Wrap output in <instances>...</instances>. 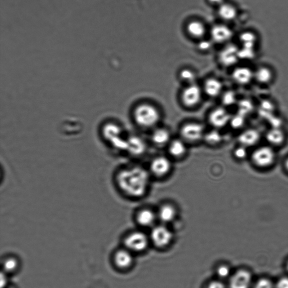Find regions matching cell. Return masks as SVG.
Wrapping results in <instances>:
<instances>
[{
	"instance_id": "obj_20",
	"label": "cell",
	"mask_w": 288,
	"mask_h": 288,
	"mask_svg": "<svg viewBox=\"0 0 288 288\" xmlns=\"http://www.w3.org/2000/svg\"><path fill=\"white\" fill-rule=\"evenodd\" d=\"M233 32L228 26L224 25H216L211 30L213 40L217 43H224L232 38Z\"/></svg>"
},
{
	"instance_id": "obj_13",
	"label": "cell",
	"mask_w": 288,
	"mask_h": 288,
	"mask_svg": "<svg viewBox=\"0 0 288 288\" xmlns=\"http://www.w3.org/2000/svg\"><path fill=\"white\" fill-rule=\"evenodd\" d=\"M135 219L137 224L144 228H153L158 220L157 211L147 207L137 211Z\"/></svg>"
},
{
	"instance_id": "obj_4",
	"label": "cell",
	"mask_w": 288,
	"mask_h": 288,
	"mask_svg": "<svg viewBox=\"0 0 288 288\" xmlns=\"http://www.w3.org/2000/svg\"><path fill=\"white\" fill-rule=\"evenodd\" d=\"M206 131L205 126L201 123L187 122L180 127V137L188 144H196L203 142Z\"/></svg>"
},
{
	"instance_id": "obj_18",
	"label": "cell",
	"mask_w": 288,
	"mask_h": 288,
	"mask_svg": "<svg viewBox=\"0 0 288 288\" xmlns=\"http://www.w3.org/2000/svg\"><path fill=\"white\" fill-rule=\"evenodd\" d=\"M132 252L126 248L119 250L116 252L113 256V262L116 267L121 270H126L130 268L133 262Z\"/></svg>"
},
{
	"instance_id": "obj_24",
	"label": "cell",
	"mask_w": 288,
	"mask_h": 288,
	"mask_svg": "<svg viewBox=\"0 0 288 288\" xmlns=\"http://www.w3.org/2000/svg\"><path fill=\"white\" fill-rule=\"evenodd\" d=\"M219 15L226 21H232L236 19L238 12L236 6L232 4L224 3L219 6Z\"/></svg>"
},
{
	"instance_id": "obj_26",
	"label": "cell",
	"mask_w": 288,
	"mask_h": 288,
	"mask_svg": "<svg viewBox=\"0 0 288 288\" xmlns=\"http://www.w3.org/2000/svg\"><path fill=\"white\" fill-rule=\"evenodd\" d=\"M267 139L272 145H279L285 141L286 134L281 128L274 127L268 132Z\"/></svg>"
},
{
	"instance_id": "obj_16",
	"label": "cell",
	"mask_w": 288,
	"mask_h": 288,
	"mask_svg": "<svg viewBox=\"0 0 288 288\" xmlns=\"http://www.w3.org/2000/svg\"><path fill=\"white\" fill-rule=\"evenodd\" d=\"M188 145L180 137L172 139L167 147L170 157L177 160L184 158L188 153Z\"/></svg>"
},
{
	"instance_id": "obj_32",
	"label": "cell",
	"mask_w": 288,
	"mask_h": 288,
	"mask_svg": "<svg viewBox=\"0 0 288 288\" xmlns=\"http://www.w3.org/2000/svg\"><path fill=\"white\" fill-rule=\"evenodd\" d=\"M254 288H276V287L275 284L270 279L262 278L256 281Z\"/></svg>"
},
{
	"instance_id": "obj_41",
	"label": "cell",
	"mask_w": 288,
	"mask_h": 288,
	"mask_svg": "<svg viewBox=\"0 0 288 288\" xmlns=\"http://www.w3.org/2000/svg\"><path fill=\"white\" fill-rule=\"evenodd\" d=\"M286 268H287V270H288V261H287V263Z\"/></svg>"
},
{
	"instance_id": "obj_34",
	"label": "cell",
	"mask_w": 288,
	"mask_h": 288,
	"mask_svg": "<svg viewBox=\"0 0 288 288\" xmlns=\"http://www.w3.org/2000/svg\"><path fill=\"white\" fill-rule=\"evenodd\" d=\"M222 101L225 106L232 105L236 101V97L233 92L228 91L224 95Z\"/></svg>"
},
{
	"instance_id": "obj_35",
	"label": "cell",
	"mask_w": 288,
	"mask_h": 288,
	"mask_svg": "<svg viewBox=\"0 0 288 288\" xmlns=\"http://www.w3.org/2000/svg\"><path fill=\"white\" fill-rule=\"evenodd\" d=\"M206 288H227L225 283L220 279L214 280L208 284Z\"/></svg>"
},
{
	"instance_id": "obj_30",
	"label": "cell",
	"mask_w": 288,
	"mask_h": 288,
	"mask_svg": "<svg viewBox=\"0 0 288 288\" xmlns=\"http://www.w3.org/2000/svg\"><path fill=\"white\" fill-rule=\"evenodd\" d=\"M180 78L185 83L189 85L194 84L196 81V75L193 71L189 69H184L180 73Z\"/></svg>"
},
{
	"instance_id": "obj_36",
	"label": "cell",
	"mask_w": 288,
	"mask_h": 288,
	"mask_svg": "<svg viewBox=\"0 0 288 288\" xmlns=\"http://www.w3.org/2000/svg\"><path fill=\"white\" fill-rule=\"evenodd\" d=\"M276 288H288V277H283L278 279L275 284Z\"/></svg>"
},
{
	"instance_id": "obj_23",
	"label": "cell",
	"mask_w": 288,
	"mask_h": 288,
	"mask_svg": "<svg viewBox=\"0 0 288 288\" xmlns=\"http://www.w3.org/2000/svg\"><path fill=\"white\" fill-rule=\"evenodd\" d=\"M224 137L221 130L212 128L206 131L203 142L211 147H218L224 142Z\"/></svg>"
},
{
	"instance_id": "obj_8",
	"label": "cell",
	"mask_w": 288,
	"mask_h": 288,
	"mask_svg": "<svg viewBox=\"0 0 288 288\" xmlns=\"http://www.w3.org/2000/svg\"><path fill=\"white\" fill-rule=\"evenodd\" d=\"M150 238L143 232L134 231L128 234L124 239L126 249L133 252H140L148 247Z\"/></svg>"
},
{
	"instance_id": "obj_17",
	"label": "cell",
	"mask_w": 288,
	"mask_h": 288,
	"mask_svg": "<svg viewBox=\"0 0 288 288\" xmlns=\"http://www.w3.org/2000/svg\"><path fill=\"white\" fill-rule=\"evenodd\" d=\"M172 139L170 131L162 127L154 128L150 136L152 143L157 148L167 147Z\"/></svg>"
},
{
	"instance_id": "obj_33",
	"label": "cell",
	"mask_w": 288,
	"mask_h": 288,
	"mask_svg": "<svg viewBox=\"0 0 288 288\" xmlns=\"http://www.w3.org/2000/svg\"><path fill=\"white\" fill-rule=\"evenodd\" d=\"M243 115L239 114L237 116L232 117L230 119L229 125L234 130H238L241 128L244 124Z\"/></svg>"
},
{
	"instance_id": "obj_15",
	"label": "cell",
	"mask_w": 288,
	"mask_h": 288,
	"mask_svg": "<svg viewBox=\"0 0 288 288\" xmlns=\"http://www.w3.org/2000/svg\"><path fill=\"white\" fill-rule=\"evenodd\" d=\"M157 214L158 220L162 224L167 225L176 220L178 216L179 211L174 204L166 202L159 207Z\"/></svg>"
},
{
	"instance_id": "obj_28",
	"label": "cell",
	"mask_w": 288,
	"mask_h": 288,
	"mask_svg": "<svg viewBox=\"0 0 288 288\" xmlns=\"http://www.w3.org/2000/svg\"><path fill=\"white\" fill-rule=\"evenodd\" d=\"M19 261L14 257H8L3 261V272L6 274H12L19 268Z\"/></svg>"
},
{
	"instance_id": "obj_10",
	"label": "cell",
	"mask_w": 288,
	"mask_h": 288,
	"mask_svg": "<svg viewBox=\"0 0 288 288\" xmlns=\"http://www.w3.org/2000/svg\"><path fill=\"white\" fill-rule=\"evenodd\" d=\"M148 145L143 137L137 135H128L127 147L125 154L138 158L147 153Z\"/></svg>"
},
{
	"instance_id": "obj_11",
	"label": "cell",
	"mask_w": 288,
	"mask_h": 288,
	"mask_svg": "<svg viewBox=\"0 0 288 288\" xmlns=\"http://www.w3.org/2000/svg\"><path fill=\"white\" fill-rule=\"evenodd\" d=\"M253 283L252 273L247 269H241L232 274L229 278V288H251Z\"/></svg>"
},
{
	"instance_id": "obj_22",
	"label": "cell",
	"mask_w": 288,
	"mask_h": 288,
	"mask_svg": "<svg viewBox=\"0 0 288 288\" xmlns=\"http://www.w3.org/2000/svg\"><path fill=\"white\" fill-rule=\"evenodd\" d=\"M233 78L235 81L241 85L254 82V68H238L234 71Z\"/></svg>"
},
{
	"instance_id": "obj_29",
	"label": "cell",
	"mask_w": 288,
	"mask_h": 288,
	"mask_svg": "<svg viewBox=\"0 0 288 288\" xmlns=\"http://www.w3.org/2000/svg\"><path fill=\"white\" fill-rule=\"evenodd\" d=\"M248 148L242 145H239L234 149L233 156L238 161L245 160L248 157Z\"/></svg>"
},
{
	"instance_id": "obj_31",
	"label": "cell",
	"mask_w": 288,
	"mask_h": 288,
	"mask_svg": "<svg viewBox=\"0 0 288 288\" xmlns=\"http://www.w3.org/2000/svg\"><path fill=\"white\" fill-rule=\"evenodd\" d=\"M216 274L221 280L230 278L232 273L231 269L227 265H221L216 269Z\"/></svg>"
},
{
	"instance_id": "obj_14",
	"label": "cell",
	"mask_w": 288,
	"mask_h": 288,
	"mask_svg": "<svg viewBox=\"0 0 288 288\" xmlns=\"http://www.w3.org/2000/svg\"><path fill=\"white\" fill-rule=\"evenodd\" d=\"M202 98V91L200 87L192 84L186 88L183 92V103L187 108H194L200 103Z\"/></svg>"
},
{
	"instance_id": "obj_7",
	"label": "cell",
	"mask_w": 288,
	"mask_h": 288,
	"mask_svg": "<svg viewBox=\"0 0 288 288\" xmlns=\"http://www.w3.org/2000/svg\"><path fill=\"white\" fill-rule=\"evenodd\" d=\"M277 77L273 66L267 63H261L254 68V82L262 87L272 86Z\"/></svg>"
},
{
	"instance_id": "obj_19",
	"label": "cell",
	"mask_w": 288,
	"mask_h": 288,
	"mask_svg": "<svg viewBox=\"0 0 288 288\" xmlns=\"http://www.w3.org/2000/svg\"><path fill=\"white\" fill-rule=\"evenodd\" d=\"M239 58V50L233 45L225 47L219 55L220 63L226 66L235 64Z\"/></svg>"
},
{
	"instance_id": "obj_3",
	"label": "cell",
	"mask_w": 288,
	"mask_h": 288,
	"mask_svg": "<svg viewBox=\"0 0 288 288\" xmlns=\"http://www.w3.org/2000/svg\"><path fill=\"white\" fill-rule=\"evenodd\" d=\"M161 118L159 110L148 104L137 106L133 112V119L136 125L144 130H153L157 127Z\"/></svg>"
},
{
	"instance_id": "obj_25",
	"label": "cell",
	"mask_w": 288,
	"mask_h": 288,
	"mask_svg": "<svg viewBox=\"0 0 288 288\" xmlns=\"http://www.w3.org/2000/svg\"><path fill=\"white\" fill-rule=\"evenodd\" d=\"M222 90V83L216 78L208 79L205 84V91L206 94L210 97L219 96Z\"/></svg>"
},
{
	"instance_id": "obj_9",
	"label": "cell",
	"mask_w": 288,
	"mask_h": 288,
	"mask_svg": "<svg viewBox=\"0 0 288 288\" xmlns=\"http://www.w3.org/2000/svg\"><path fill=\"white\" fill-rule=\"evenodd\" d=\"M173 239L174 234L165 224L155 225L150 233V241L158 248H165L170 245Z\"/></svg>"
},
{
	"instance_id": "obj_27",
	"label": "cell",
	"mask_w": 288,
	"mask_h": 288,
	"mask_svg": "<svg viewBox=\"0 0 288 288\" xmlns=\"http://www.w3.org/2000/svg\"><path fill=\"white\" fill-rule=\"evenodd\" d=\"M187 30L192 36L197 38H202L206 32L205 26L201 22L197 21L190 22L188 25Z\"/></svg>"
},
{
	"instance_id": "obj_12",
	"label": "cell",
	"mask_w": 288,
	"mask_h": 288,
	"mask_svg": "<svg viewBox=\"0 0 288 288\" xmlns=\"http://www.w3.org/2000/svg\"><path fill=\"white\" fill-rule=\"evenodd\" d=\"M231 117L227 110L219 107L212 110L208 121L212 128L221 130L229 125Z\"/></svg>"
},
{
	"instance_id": "obj_2",
	"label": "cell",
	"mask_w": 288,
	"mask_h": 288,
	"mask_svg": "<svg viewBox=\"0 0 288 288\" xmlns=\"http://www.w3.org/2000/svg\"><path fill=\"white\" fill-rule=\"evenodd\" d=\"M97 134L104 147L112 153L125 154L128 135L120 123L107 120L100 124Z\"/></svg>"
},
{
	"instance_id": "obj_6",
	"label": "cell",
	"mask_w": 288,
	"mask_h": 288,
	"mask_svg": "<svg viewBox=\"0 0 288 288\" xmlns=\"http://www.w3.org/2000/svg\"><path fill=\"white\" fill-rule=\"evenodd\" d=\"M173 169V163L170 157L158 156L150 161L148 170L152 177L157 179L166 178Z\"/></svg>"
},
{
	"instance_id": "obj_37",
	"label": "cell",
	"mask_w": 288,
	"mask_h": 288,
	"mask_svg": "<svg viewBox=\"0 0 288 288\" xmlns=\"http://www.w3.org/2000/svg\"><path fill=\"white\" fill-rule=\"evenodd\" d=\"M212 44L209 41L204 40L198 43V48L202 51H207L210 50L212 48Z\"/></svg>"
},
{
	"instance_id": "obj_1",
	"label": "cell",
	"mask_w": 288,
	"mask_h": 288,
	"mask_svg": "<svg viewBox=\"0 0 288 288\" xmlns=\"http://www.w3.org/2000/svg\"><path fill=\"white\" fill-rule=\"evenodd\" d=\"M151 178L147 168L138 165H126L115 170L112 180L114 189L121 196L139 199L148 193Z\"/></svg>"
},
{
	"instance_id": "obj_39",
	"label": "cell",
	"mask_w": 288,
	"mask_h": 288,
	"mask_svg": "<svg viewBox=\"0 0 288 288\" xmlns=\"http://www.w3.org/2000/svg\"><path fill=\"white\" fill-rule=\"evenodd\" d=\"M212 5L221 6L224 3V0H208Z\"/></svg>"
},
{
	"instance_id": "obj_40",
	"label": "cell",
	"mask_w": 288,
	"mask_h": 288,
	"mask_svg": "<svg viewBox=\"0 0 288 288\" xmlns=\"http://www.w3.org/2000/svg\"><path fill=\"white\" fill-rule=\"evenodd\" d=\"M285 166L286 170L288 172V157L286 159Z\"/></svg>"
},
{
	"instance_id": "obj_21",
	"label": "cell",
	"mask_w": 288,
	"mask_h": 288,
	"mask_svg": "<svg viewBox=\"0 0 288 288\" xmlns=\"http://www.w3.org/2000/svg\"><path fill=\"white\" fill-rule=\"evenodd\" d=\"M260 138L259 132L255 129H248L243 131L238 137L239 145L247 148L258 143Z\"/></svg>"
},
{
	"instance_id": "obj_5",
	"label": "cell",
	"mask_w": 288,
	"mask_h": 288,
	"mask_svg": "<svg viewBox=\"0 0 288 288\" xmlns=\"http://www.w3.org/2000/svg\"><path fill=\"white\" fill-rule=\"evenodd\" d=\"M277 154L271 146H262L256 148L251 155L252 161L261 168L272 167L276 161Z\"/></svg>"
},
{
	"instance_id": "obj_38",
	"label": "cell",
	"mask_w": 288,
	"mask_h": 288,
	"mask_svg": "<svg viewBox=\"0 0 288 288\" xmlns=\"http://www.w3.org/2000/svg\"><path fill=\"white\" fill-rule=\"evenodd\" d=\"M7 274L3 272L1 274V287H5L7 283Z\"/></svg>"
}]
</instances>
